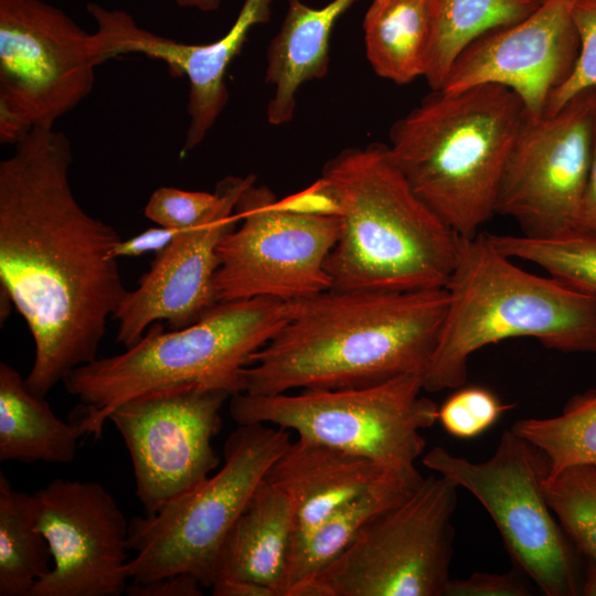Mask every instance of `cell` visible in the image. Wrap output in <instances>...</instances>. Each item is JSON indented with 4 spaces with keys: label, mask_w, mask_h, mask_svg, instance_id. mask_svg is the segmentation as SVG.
Masks as SVG:
<instances>
[{
    "label": "cell",
    "mask_w": 596,
    "mask_h": 596,
    "mask_svg": "<svg viewBox=\"0 0 596 596\" xmlns=\"http://www.w3.org/2000/svg\"><path fill=\"white\" fill-rule=\"evenodd\" d=\"M32 501L53 566L31 596L126 593L129 521L104 486L57 478L35 491Z\"/></svg>",
    "instance_id": "15"
},
{
    "label": "cell",
    "mask_w": 596,
    "mask_h": 596,
    "mask_svg": "<svg viewBox=\"0 0 596 596\" xmlns=\"http://www.w3.org/2000/svg\"><path fill=\"white\" fill-rule=\"evenodd\" d=\"M543 491L575 550L596 563V469L577 466L546 475Z\"/></svg>",
    "instance_id": "29"
},
{
    "label": "cell",
    "mask_w": 596,
    "mask_h": 596,
    "mask_svg": "<svg viewBox=\"0 0 596 596\" xmlns=\"http://www.w3.org/2000/svg\"><path fill=\"white\" fill-rule=\"evenodd\" d=\"M292 536L290 503L264 479L219 549L212 585L225 578L251 581L284 596Z\"/></svg>",
    "instance_id": "20"
},
{
    "label": "cell",
    "mask_w": 596,
    "mask_h": 596,
    "mask_svg": "<svg viewBox=\"0 0 596 596\" xmlns=\"http://www.w3.org/2000/svg\"><path fill=\"white\" fill-rule=\"evenodd\" d=\"M287 316L288 301L274 298L219 302L181 329L152 323L125 352L78 366L63 384L84 405L88 435L99 437L114 408L145 393L189 385L241 393L244 368Z\"/></svg>",
    "instance_id": "6"
},
{
    "label": "cell",
    "mask_w": 596,
    "mask_h": 596,
    "mask_svg": "<svg viewBox=\"0 0 596 596\" xmlns=\"http://www.w3.org/2000/svg\"><path fill=\"white\" fill-rule=\"evenodd\" d=\"M228 397L223 390L170 387L136 396L109 413L130 455L145 514L190 491L220 465L212 440Z\"/></svg>",
    "instance_id": "14"
},
{
    "label": "cell",
    "mask_w": 596,
    "mask_h": 596,
    "mask_svg": "<svg viewBox=\"0 0 596 596\" xmlns=\"http://www.w3.org/2000/svg\"><path fill=\"white\" fill-rule=\"evenodd\" d=\"M445 288L448 307L422 376L425 392L464 386L470 356L508 339L532 338L547 349L596 356V298L526 272L487 233L459 237Z\"/></svg>",
    "instance_id": "4"
},
{
    "label": "cell",
    "mask_w": 596,
    "mask_h": 596,
    "mask_svg": "<svg viewBox=\"0 0 596 596\" xmlns=\"http://www.w3.org/2000/svg\"><path fill=\"white\" fill-rule=\"evenodd\" d=\"M416 488L386 478L344 503L311 532L291 543L284 583V596L311 581L352 543L375 515L400 503Z\"/></svg>",
    "instance_id": "24"
},
{
    "label": "cell",
    "mask_w": 596,
    "mask_h": 596,
    "mask_svg": "<svg viewBox=\"0 0 596 596\" xmlns=\"http://www.w3.org/2000/svg\"><path fill=\"white\" fill-rule=\"evenodd\" d=\"M539 0H434L424 77L438 91L456 58L485 33L530 15Z\"/></svg>",
    "instance_id": "25"
},
{
    "label": "cell",
    "mask_w": 596,
    "mask_h": 596,
    "mask_svg": "<svg viewBox=\"0 0 596 596\" xmlns=\"http://www.w3.org/2000/svg\"><path fill=\"white\" fill-rule=\"evenodd\" d=\"M419 374H405L372 385L301 390L298 394L231 396L237 425L262 423L298 437L368 458L389 475L417 488L416 468L426 440L422 430L438 421V405L422 395Z\"/></svg>",
    "instance_id": "7"
},
{
    "label": "cell",
    "mask_w": 596,
    "mask_h": 596,
    "mask_svg": "<svg viewBox=\"0 0 596 596\" xmlns=\"http://www.w3.org/2000/svg\"><path fill=\"white\" fill-rule=\"evenodd\" d=\"M525 116L509 88L433 91L390 130V156L415 193L459 237L497 214L507 161Z\"/></svg>",
    "instance_id": "5"
},
{
    "label": "cell",
    "mask_w": 596,
    "mask_h": 596,
    "mask_svg": "<svg viewBox=\"0 0 596 596\" xmlns=\"http://www.w3.org/2000/svg\"><path fill=\"white\" fill-rule=\"evenodd\" d=\"M289 430L268 424L238 425L223 447L224 464L153 514L129 520L126 564L132 583L174 574L211 587L219 549L269 468L290 444Z\"/></svg>",
    "instance_id": "8"
},
{
    "label": "cell",
    "mask_w": 596,
    "mask_h": 596,
    "mask_svg": "<svg viewBox=\"0 0 596 596\" xmlns=\"http://www.w3.org/2000/svg\"><path fill=\"white\" fill-rule=\"evenodd\" d=\"M531 590L515 571L475 572L465 578H450L444 596H528Z\"/></svg>",
    "instance_id": "33"
},
{
    "label": "cell",
    "mask_w": 596,
    "mask_h": 596,
    "mask_svg": "<svg viewBox=\"0 0 596 596\" xmlns=\"http://www.w3.org/2000/svg\"><path fill=\"white\" fill-rule=\"evenodd\" d=\"M511 404L502 403L486 387H459L438 406V421L457 438L476 437L497 423Z\"/></svg>",
    "instance_id": "30"
},
{
    "label": "cell",
    "mask_w": 596,
    "mask_h": 596,
    "mask_svg": "<svg viewBox=\"0 0 596 596\" xmlns=\"http://www.w3.org/2000/svg\"><path fill=\"white\" fill-rule=\"evenodd\" d=\"M578 230L596 233V126L589 173L583 200Z\"/></svg>",
    "instance_id": "36"
},
{
    "label": "cell",
    "mask_w": 596,
    "mask_h": 596,
    "mask_svg": "<svg viewBox=\"0 0 596 596\" xmlns=\"http://www.w3.org/2000/svg\"><path fill=\"white\" fill-rule=\"evenodd\" d=\"M510 429L545 456L549 477L577 466L596 469V390L573 396L554 417L520 419Z\"/></svg>",
    "instance_id": "27"
},
{
    "label": "cell",
    "mask_w": 596,
    "mask_h": 596,
    "mask_svg": "<svg viewBox=\"0 0 596 596\" xmlns=\"http://www.w3.org/2000/svg\"><path fill=\"white\" fill-rule=\"evenodd\" d=\"M235 211L241 225L217 248V304L257 297L289 301L330 289L326 262L340 223L313 185L278 200L253 182Z\"/></svg>",
    "instance_id": "9"
},
{
    "label": "cell",
    "mask_w": 596,
    "mask_h": 596,
    "mask_svg": "<svg viewBox=\"0 0 596 596\" xmlns=\"http://www.w3.org/2000/svg\"><path fill=\"white\" fill-rule=\"evenodd\" d=\"M211 588L214 596H277L269 586L243 579H220Z\"/></svg>",
    "instance_id": "37"
},
{
    "label": "cell",
    "mask_w": 596,
    "mask_h": 596,
    "mask_svg": "<svg viewBox=\"0 0 596 596\" xmlns=\"http://www.w3.org/2000/svg\"><path fill=\"white\" fill-rule=\"evenodd\" d=\"M434 0H373L363 20L366 58L382 78L406 85L424 76Z\"/></svg>",
    "instance_id": "23"
},
{
    "label": "cell",
    "mask_w": 596,
    "mask_h": 596,
    "mask_svg": "<svg viewBox=\"0 0 596 596\" xmlns=\"http://www.w3.org/2000/svg\"><path fill=\"white\" fill-rule=\"evenodd\" d=\"M504 255L531 263L549 276L596 298V233L583 230L549 237L488 234Z\"/></svg>",
    "instance_id": "28"
},
{
    "label": "cell",
    "mask_w": 596,
    "mask_h": 596,
    "mask_svg": "<svg viewBox=\"0 0 596 596\" xmlns=\"http://www.w3.org/2000/svg\"><path fill=\"white\" fill-rule=\"evenodd\" d=\"M386 478L395 477L368 458L298 437L273 464L265 481L290 503L292 543Z\"/></svg>",
    "instance_id": "19"
},
{
    "label": "cell",
    "mask_w": 596,
    "mask_h": 596,
    "mask_svg": "<svg viewBox=\"0 0 596 596\" xmlns=\"http://www.w3.org/2000/svg\"><path fill=\"white\" fill-rule=\"evenodd\" d=\"M585 596H596V563L588 560L581 582V592Z\"/></svg>",
    "instance_id": "38"
},
{
    "label": "cell",
    "mask_w": 596,
    "mask_h": 596,
    "mask_svg": "<svg viewBox=\"0 0 596 596\" xmlns=\"http://www.w3.org/2000/svg\"><path fill=\"white\" fill-rule=\"evenodd\" d=\"M539 1H543V0H539Z\"/></svg>",
    "instance_id": "40"
},
{
    "label": "cell",
    "mask_w": 596,
    "mask_h": 596,
    "mask_svg": "<svg viewBox=\"0 0 596 596\" xmlns=\"http://www.w3.org/2000/svg\"><path fill=\"white\" fill-rule=\"evenodd\" d=\"M93 33L43 0H0V140L15 145L89 95Z\"/></svg>",
    "instance_id": "12"
},
{
    "label": "cell",
    "mask_w": 596,
    "mask_h": 596,
    "mask_svg": "<svg viewBox=\"0 0 596 596\" xmlns=\"http://www.w3.org/2000/svg\"><path fill=\"white\" fill-rule=\"evenodd\" d=\"M273 0H244L242 9L220 39L206 44H188L141 28L126 11L89 2L87 12L96 23L93 33L97 65L128 54H140L166 63L172 76L189 82V125L182 153L193 150L206 137L228 100L227 67L246 41L249 30L266 23Z\"/></svg>",
    "instance_id": "18"
},
{
    "label": "cell",
    "mask_w": 596,
    "mask_h": 596,
    "mask_svg": "<svg viewBox=\"0 0 596 596\" xmlns=\"http://www.w3.org/2000/svg\"><path fill=\"white\" fill-rule=\"evenodd\" d=\"M313 187L340 223L326 262L330 289L445 288L459 236L415 193L386 145L342 150Z\"/></svg>",
    "instance_id": "3"
},
{
    "label": "cell",
    "mask_w": 596,
    "mask_h": 596,
    "mask_svg": "<svg viewBox=\"0 0 596 596\" xmlns=\"http://www.w3.org/2000/svg\"><path fill=\"white\" fill-rule=\"evenodd\" d=\"M447 307L446 288L328 289L289 300L285 323L244 368L242 392L359 387L423 376Z\"/></svg>",
    "instance_id": "2"
},
{
    "label": "cell",
    "mask_w": 596,
    "mask_h": 596,
    "mask_svg": "<svg viewBox=\"0 0 596 596\" xmlns=\"http://www.w3.org/2000/svg\"><path fill=\"white\" fill-rule=\"evenodd\" d=\"M422 462L480 502L515 565L544 595L579 594L576 550L544 496L547 461L536 447L509 429L485 461H471L436 446Z\"/></svg>",
    "instance_id": "11"
},
{
    "label": "cell",
    "mask_w": 596,
    "mask_h": 596,
    "mask_svg": "<svg viewBox=\"0 0 596 596\" xmlns=\"http://www.w3.org/2000/svg\"><path fill=\"white\" fill-rule=\"evenodd\" d=\"M220 202L221 194L216 188L210 193L161 187L150 195L145 215L160 226L181 231L198 225Z\"/></svg>",
    "instance_id": "32"
},
{
    "label": "cell",
    "mask_w": 596,
    "mask_h": 596,
    "mask_svg": "<svg viewBox=\"0 0 596 596\" xmlns=\"http://www.w3.org/2000/svg\"><path fill=\"white\" fill-rule=\"evenodd\" d=\"M179 232L160 225L150 227L128 240H120L115 246L114 255L119 258L137 257L148 252L159 253L170 245Z\"/></svg>",
    "instance_id": "35"
},
{
    "label": "cell",
    "mask_w": 596,
    "mask_h": 596,
    "mask_svg": "<svg viewBox=\"0 0 596 596\" xmlns=\"http://www.w3.org/2000/svg\"><path fill=\"white\" fill-rule=\"evenodd\" d=\"M574 23L579 39L578 56L566 82L550 97L544 115H552L582 92L596 88V0H576Z\"/></svg>",
    "instance_id": "31"
},
{
    "label": "cell",
    "mask_w": 596,
    "mask_h": 596,
    "mask_svg": "<svg viewBox=\"0 0 596 596\" xmlns=\"http://www.w3.org/2000/svg\"><path fill=\"white\" fill-rule=\"evenodd\" d=\"M53 557L38 530L32 494L15 490L0 473V596H31Z\"/></svg>",
    "instance_id": "26"
},
{
    "label": "cell",
    "mask_w": 596,
    "mask_h": 596,
    "mask_svg": "<svg viewBox=\"0 0 596 596\" xmlns=\"http://www.w3.org/2000/svg\"><path fill=\"white\" fill-rule=\"evenodd\" d=\"M458 488L438 473L424 478L291 596H444L451 578Z\"/></svg>",
    "instance_id": "10"
},
{
    "label": "cell",
    "mask_w": 596,
    "mask_h": 596,
    "mask_svg": "<svg viewBox=\"0 0 596 596\" xmlns=\"http://www.w3.org/2000/svg\"><path fill=\"white\" fill-rule=\"evenodd\" d=\"M180 7L194 8L203 12H211L219 9L223 0H175Z\"/></svg>",
    "instance_id": "39"
},
{
    "label": "cell",
    "mask_w": 596,
    "mask_h": 596,
    "mask_svg": "<svg viewBox=\"0 0 596 596\" xmlns=\"http://www.w3.org/2000/svg\"><path fill=\"white\" fill-rule=\"evenodd\" d=\"M595 126L596 88L552 115L525 114L502 175L497 214L532 237L578 230Z\"/></svg>",
    "instance_id": "13"
},
{
    "label": "cell",
    "mask_w": 596,
    "mask_h": 596,
    "mask_svg": "<svg viewBox=\"0 0 596 596\" xmlns=\"http://www.w3.org/2000/svg\"><path fill=\"white\" fill-rule=\"evenodd\" d=\"M85 434L82 422L60 419L14 368L0 363V461L67 464Z\"/></svg>",
    "instance_id": "22"
},
{
    "label": "cell",
    "mask_w": 596,
    "mask_h": 596,
    "mask_svg": "<svg viewBox=\"0 0 596 596\" xmlns=\"http://www.w3.org/2000/svg\"><path fill=\"white\" fill-rule=\"evenodd\" d=\"M202 584L187 573H180L155 579L148 583H129L126 588L128 596H201Z\"/></svg>",
    "instance_id": "34"
},
{
    "label": "cell",
    "mask_w": 596,
    "mask_h": 596,
    "mask_svg": "<svg viewBox=\"0 0 596 596\" xmlns=\"http://www.w3.org/2000/svg\"><path fill=\"white\" fill-rule=\"evenodd\" d=\"M356 0H332L310 8L289 0L285 19L267 50L266 81L274 93L267 106L272 125L292 119L299 87L327 74L329 40L336 21Z\"/></svg>",
    "instance_id": "21"
},
{
    "label": "cell",
    "mask_w": 596,
    "mask_h": 596,
    "mask_svg": "<svg viewBox=\"0 0 596 596\" xmlns=\"http://www.w3.org/2000/svg\"><path fill=\"white\" fill-rule=\"evenodd\" d=\"M575 2L543 0L526 18L479 36L456 58L438 91L456 93L497 84L521 99L528 116H543L578 56Z\"/></svg>",
    "instance_id": "17"
},
{
    "label": "cell",
    "mask_w": 596,
    "mask_h": 596,
    "mask_svg": "<svg viewBox=\"0 0 596 596\" xmlns=\"http://www.w3.org/2000/svg\"><path fill=\"white\" fill-rule=\"evenodd\" d=\"M13 147L0 162V284L34 341L25 382L45 397L97 358L127 291L114 255L120 237L75 198L66 135L33 128Z\"/></svg>",
    "instance_id": "1"
},
{
    "label": "cell",
    "mask_w": 596,
    "mask_h": 596,
    "mask_svg": "<svg viewBox=\"0 0 596 596\" xmlns=\"http://www.w3.org/2000/svg\"><path fill=\"white\" fill-rule=\"evenodd\" d=\"M253 182L254 174L221 180L216 184L221 194L217 207L198 225L180 231L157 253L150 269L134 290L126 291L113 315L118 323L117 342L134 345L159 320H166L171 329L184 328L217 305V248L240 223L236 203Z\"/></svg>",
    "instance_id": "16"
}]
</instances>
